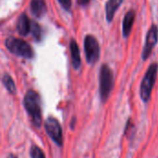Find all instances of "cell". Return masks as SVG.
I'll return each mask as SVG.
<instances>
[{
    "mask_svg": "<svg viewBox=\"0 0 158 158\" xmlns=\"http://www.w3.org/2000/svg\"><path fill=\"white\" fill-rule=\"evenodd\" d=\"M23 104L32 123L36 127H40L42 124V109L39 94L34 91H28L25 94Z\"/></svg>",
    "mask_w": 158,
    "mask_h": 158,
    "instance_id": "6da1fadb",
    "label": "cell"
},
{
    "mask_svg": "<svg viewBox=\"0 0 158 158\" xmlns=\"http://www.w3.org/2000/svg\"><path fill=\"white\" fill-rule=\"evenodd\" d=\"M158 74V64L152 63L147 69L140 86V96L144 103H147L152 95Z\"/></svg>",
    "mask_w": 158,
    "mask_h": 158,
    "instance_id": "7a4b0ae2",
    "label": "cell"
},
{
    "mask_svg": "<svg viewBox=\"0 0 158 158\" xmlns=\"http://www.w3.org/2000/svg\"><path fill=\"white\" fill-rule=\"evenodd\" d=\"M114 87V74L108 65L103 64L99 73V92L103 103H106Z\"/></svg>",
    "mask_w": 158,
    "mask_h": 158,
    "instance_id": "3957f363",
    "label": "cell"
},
{
    "mask_svg": "<svg viewBox=\"0 0 158 158\" xmlns=\"http://www.w3.org/2000/svg\"><path fill=\"white\" fill-rule=\"evenodd\" d=\"M6 47L12 54L25 58H31L34 55L31 46L27 42L19 38L8 37L6 40Z\"/></svg>",
    "mask_w": 158,
    "mask_h": 158,
    "instance_id": "277c9868",
    "label": "cell"
},
{
    "mask_svg": "<svg viewBox=\"0 0 158 158\" xmlns=\"http://www.w3.org/2000/svg\"><path fill=\"white\" fill-rule=\"evenodd\" d=\"M84 51L86 60L89 64H95L100 56V46L97 39L91 34L86 35L84 39Z\"/></svg>",
    "mask_w": 158,
    "mask_h": 158,
    "instance_id": "5b68a950",
    "label": "cell"
},
{
    "mask_svg": "<svg viewBox=\"0 0 158 158\" xmlns=\"http://www.w3.org/2000/svg\"><path fill=\"white\" fill-rule=\"evenodd\" d=\"M158 42V27L156 24H152L147 31L146 37H145V43L143 45V49L142 52V58L143 60H147L150 56L152 55V52L154 48L156 47Z\"/></svg>",
    "mask_w": 158,
    "mask_h": 158,
    "instance_id": "8992f818",
    "label": "cell"
},
{
    "mask_svg": "<svg viewBox=\"0 0 158 158\" xmlns=\"http://www.w3.org/2000/svg\"><path fill=\"white\" fill-rule=\"evenodd\" d=\"M44 128L47 134L50 138L57 144L62 145L63 143V135H62V129L58 123V121L55 118H48L44 122Z\"/></svg>",
    "mask_w": 158,
    "mask_h": 158,
    "instance_id": "52a82bcc",
    "label": "cell"
},
{
    "mask_svg": "<svg viewBox=\"0 0 158 158\" xmlns=\"http://www.w3.org/2000/svg\"><path fill=\"white\" fill-rule=\"evenodd\" d=\"M135 18H136V13L134 9H130L129 11L126 12L122 22V34L124 38H128L131 33Z\"/></svg>",
    "mask_w": 158,
    "mask_h": 158,
    "instance_id": "ba28073f",
    "label": "cell"
},
{
    "mask_svg": "<svg viewBox=\"0 0 158 158\" xmlns=\"http://www.w3.org/2000/svg\"><path fill=\"white\" fill-rule=\"evenodd\" d=\"M124 0H108L106 4V17L107 22H112L114 17Z\"/></svg>",
    "mask_w": 158,
    "mask_h": 158,
    "instance_id": "9c48e42d",
    "label": "cell"
},
{
    "mask_svg": "<svg viewBox=\"0 0 158 158\" xmlns=\"http://www.w3.org/2000/svg\"><path fill=\"white\" fill-rule=\"evenodd\" d=\"M70 54H71V61H72L73 68L75 69H79L81 64V59L79 45L74 39L70 41Z\"/></svg>",
    "mask_w": 158,
    "mask_h": 158,
    "instance_id": "30bf717a",
    "label": "cell"
},
{
    "mask_svg": "<svg viewBox=\"0 0 158 158\" xmlns=\"http://www.w3.org/2000/svg\"><path fill=\"white\" fill-rule=\"evenodd\" d=\"M30 7H31V13L35 17L41 18L46 12L45 0H31V4H30Z\"/></svg>",
    "mask_w": 158,
    "mask_h": 158,
    "instance_id": "8fae6325",
    "label": "cell"
},
{
    "mask_svg": "<svg viewBox=\"0 0 158 158\" xmlns=\"http://www.w3.org/2000/svg\"><path fill=\"white\" fill-rule=\"evenodd\" d=\"M17 29H18L19 35L21 36H26L30 32L31 21L26 14H21L19 16L18 19V23H17Z\"/></svg>",
    "mask_w": 158,
    "mask_h": 158,
    "instance_id": "7c38bea8",
    "label": "cell"
},
{
    "mask_svg": "<svg viewBox=\"0 0 158 158\" xmlns=\"http://www.w3.org/2000/svg\"><path fill=\"white\" fill-rule=\"evenodd\" d=\"M3 83L6 87V89L10 93V94H15L16 93V86L15 83L12 80V78L9 75H5L3 78Z\"/></svg>",
    "mask_w": 158,
    "mask_h": 158,
    "instance_id": "4fadbf2b",
    "label": "cell"
},
{
    "mask_svg": "<svg viewBox=\"0 0 158 158\" xmlns=\"http://www.w3.org/2000/svg\"><path fill=\"white\" fill-rule=\"evenodd\" d=\"M30 31L31 32L32 36L34 37L35 40L37 41H40L41 38H42V30H41V27L38 23L32 21L31 22V30Z\"/></svg>",
    "mask_w": 158,
    "mask_h": 158,
    "instance_id": "5bb4252c",
    "label": "cell"
},
{
    "mask_svg": "<svg viewBox=\"0 0 158 158\" xmlns=\"http://www.w3.org/2000/svg\"><path fill=\"white\" fill-rule=\"evenodd\" d=\"M31 158H45L43 151L35 145H33L31 149Z\"/></svg>",
    "mask_w": 158,
    "mask_h": 158,
    "instance_id": "9a60e30c",
    "label": "cell"
},
{
    "mask_svg": "<svg viewBox=\"0 0 158 158\" xmlns=\"http://www.w3.org/2000/svg\"><path fill=\"white\" fill-rule=\"evenodd\" d=\"M58 2L60 3V5L63 6L64 9H66V10H69L70 9L71 3H72L71 0H58Z\"/></svg>",
    "mask_w": 158,
    "mask_h": 158,
    "instance_id": "2e32d148",
    "label": "cell"
},
{
    "mask_svg": "<svg viewBox=\"0 0 158 158\" xmlns=\"http://www.w3.org/2000/svg\"><path fill=\"white\" fill-rule=\"evenodd\" d=\"M92 0H78V4L80 6H87Z\"/></svg>",
    "mask_w": 158,
    "mask_h": 158,
    "instance_id": "e0dca14e",
    "label": "cell"
},
{
    "mask_svg": "<svg viewBox=\"0 0 158 158\" xmlns=\"http://www.w3.org/2000/svg\"><path fill=\"white\" fill-rule=\"evenodd\" d=\"M9 158H17V157H16V156H10Z\"/></svg>",
    "mask_w": 158,
    "mask_h": 158,
    "instance_id": "ac0fdd59",
    "label": "cell"
}]
</instances>
